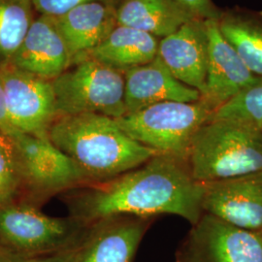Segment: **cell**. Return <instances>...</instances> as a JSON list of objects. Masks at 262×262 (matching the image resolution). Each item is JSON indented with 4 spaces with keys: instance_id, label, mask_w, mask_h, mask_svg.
Instances as JSON below:
<instances>
[{
    "instance_id": "ba28073f",
    "label": "cell",
    "mask_w": 262,
    "mask_h": 262,
    "mask_svg": "<svg viewBox=\"0 0 262 262\" xmlns=\"http://www.w3.org/2000/svg\"><path fill=\"white\" fill-rule=\"evenodd\" d=\"M0 78L13 126L21 132L49 137V130L58 118L52 81L9 62L0 63Z\"/></svg>"
},
{
    "instance_id": "484cf974",
    "label": "cell",
    "mask_w": 262,
    "mask_h": 262,
    "mask_svg": "<svg viewBox=\"0 0 262 262\" xmlns=\"http://www.w3.org/2000/svg\"><path fill=\"white\" fill-rule=\"evenodd\" d=\"M0 130L7 133L8 135H12L15 132L19 131L13 126L12 122L10 121L9 115L7 112L6 103H5V97H4L1 78H0Z\"/></svg>"
},
{
    "instance_id": "5b68a950",
    "label": "cell",
    "mask_w": 262,
    "mask_h": 262,
    "mask_svg": "<svg viewBox=\"0 0 262 262\" xmlns=\"http://www.w3.org/2000/svg\"><path fill=\"white\" fill-rule=\"evenodd\" d=\"M58 117L98 114L125 115L123 72L90 56H82L52 80Z\"/></svg>"
},
{
    "instance_id": "2e32d148",
    "label": "cell",
    "mask_w": 262,
    "mask_h": 262,
    "mask_svg": "<svg viewBox=\"0 0 262 262\" xmlns=\"http://www.w3.org/2000/svg\"><path fill=\"white\" fill-rule=\"evenodd\" d=\"M56 20L75 61L101 44L117 27L116 10L100 0L84 3Z\"/></svg>"
},
{
    "instance_id": "603a6c76",
    "label": "cell",
    "mask_w": 262,
    "mask_h": 262,
    "mask_svg": "<svg viewBox=\"0 0 262 262\" xmlns=\"http://www.w3.org/2000/svg\"><path fill=\"white\" fill-rule=\"evenodd\" d=\"M181 9L193 19H219L222 13L212 0H173Z\"/></svg>"
},
{
    "instance_id": "3957f363",
    "label": "cell",
    "mask_w": 262,
    "mask_h": 262,
    "mask_svg": "<svg viewBox=\"0 0 262 262\" xmlns=\"http://www.w3.org/2000/svg\"><path fill=\"white\" fill-rule=\"evenodd\" d=\"M186 164L200 183L262 171V127L236 120H211L197 132Z\"/></svg>"
},
{
    "instance_id": "8992f818",
    "label": "cell",
    "mask_w": 262,
    "mask_h": 262,
    "mask_svg": "<svg viewBox=\"0 0 262 262\" xmlns=\"http://www.w3.org/2000/svg\"><path fill=\"white\" fill-rule=\"evenodd\" d=\"M88 227L74 217L51 216L19 201L0 207V244L28 257L75 246Z\"/></svg>"
},
{
    "instance_id": "7c38bea8",
    "label": "cell",
    "mask_w": 262,
    "mask_h": 262,
    "mask_svg": "<svg viewBox=\"0 0 262 262\" xmlns=\"http://www.w3.org/2000/svg\"><path fill=\"white\" fill-rule=\"evenodd\" d=\"M154 219L119 215L89 225L80 262H133Z\"/></svg>"
},
{
    "instance_id": "7402d4cb",
    "label": "cell",
    "mask_w": 262,
    "mask_h": 262,
    "mask_svg": "<svg viewBox=\"0 0 262 262\" xmlns=\"http://www.w3.org/2000/svg\"><path fill=\"white\" fill-rule=\"evenodd\" d=\"M211 120H236L262 127V82L220 107Z\"/></svg>"
},
{
    "instance_id": "30bf717a",
    "label": "cell",
    "mask_w": 262,
    "mask_h": 262,
    "mask_svg": "<svg viewBox=\"0 0 262 262\" xmlns=\"http://www.w3.org/2000/svg\"><path fill=\"white\" fill-rule=\"evenodd\" d=\"M202 184L203 214L238 228L262 232V171Z\"/></svg>"
},
{
    "instance_id": "e0dca14e",
    "label": "cell",
    "mask_w": 262,
    "mask_h": 262,
    "mask_svg": "<svg viewBox=\"0 0 262 262\" xmlns=\"http://www.w3.org/2000/svg\"><path fill=\"white\" fill-rule=\"evenodd\" d=\"M159 40L139 29L117 25L101 44L83 56L93 57L124 72L152 61L158 56Z\"/></svg>"
},
{
    "instance_id": "ffe728a7",
    "label": "cell",
    "mask_w": 262,
    "mask_h": 262,
    "mask_svg": "<svg viewBox=\"0 0 262 262\" xmlns=\"http://www.w3.org/2000/svg\"><path fill=\"white\" fill-rule=\"evenodd\" d=\"M32 0H0V63L10 62L33 23Z\"/></svg>"
},
{
    "instance_id": "5bb4252c",
    "label": "cell",
    "mask_w": 262,
    "mask_h": 262,
    "mask_svg": "<svg viewBox=\"0 0 262 262\" xmlns=\"http://www.w3.org/2000/svg\"><path fill=\"white\" fill-rule=\"evenodd\" d=\"M158 57L179 81L204 92L208 62L205 21L191 19L159 40Z\"/></svg>"
},
{
    "instance_id": "4fadbf2b",
    "label": "cell",
    "mask_w": 262,
    "mask_h": 262,
    "mask_svg": "<svg viewBox=\"0 0 262 262\" xmlns=\"http://www.w3.org/2000/svg\"><path fill=\"white\" fill-rule=\"evenodd\" d=\"M74 61L56 19L40 16L33 20L23 44L9 63L52 81Z\"/></svg>"
},
{
    "instance_id": "6da1fadb",
    "label": "cell",
    "mask_w": 262,
    "mask_h": 262,
    "mask_svg": "<svg viewBox=\"0 0 262 262\" xmlns=\"http://www.w3.org/2000/svg\"><path fill=\"white\" fill-rule=\"evenodd\" d=\"M70 199L72 217L84 225L119 215H174L196 225L203 215V184L185 162L157 155L115 178L79 187Z\"/></svg>"
},
{
    "instance_id": "52a82bcc",
    "label": "cell",
    "mask_w": 262,
    "mask_h": 262,
    "mask_svg": "<svg viewBox=\"0 0 262 262\" xmlns=\"http://www.w3.org/2000/svg\"><path fill=\"white\" fill-rule=\"evenodd\" d=\"M10 136L17 151L23 192L47 196L91 184L75 162L49 137L21 131Z\"/></svg>"
},
{
    "instance_id": "d4e9b609",
    "label": "cell",
    "mask_w": 262,
    "mask_h": 262,
    "mask_svg": "<svg viewBox=\"0 0 262 262\" xmlns=\"http://www.w3.org/2000/svg\"><path fill=\"white\" fill-rule=\"evenodd\" d=\"M83 239L77 245L70 248L58 251L56 253L28 257L25 262H80Z\"/></svg>"
},
{
    "instance_id": "277c9868",
    "label": "cell",
    "mask_w": 262,
    "mask_h": 262,
    "mask_svg": "<svg viewBox=\"0 0 262 262\" xmlns=\"http://www.w3.org/2000/svg\"><path fill=\"white\" fill-rule=\"evenodd\" d=\"M215 110L205 101H168L156 104L116 119L133 140L158 155L187 162L198 130Z\"/></svg>"
},
{
    "instance_id": "9a60e30c",
    "label": "cell",
    "mask_w": 262,
    "mask_h": 262,
    "mask_svg": "<svg viewBox=\"0 0 262 262\" xmlns=\"http://www.w3.org/2000/svg\"><path fill=\"white\" fill-rule=\"evenodd\" d=\"M123 76L125 114L162 102H196L201 99L199 91L179 81L158 56L150 63L124 71Z\"/></svg>"
},
{
    "instance_id": "ac0fdd59",
    "label": "cell",
    "mask_w": 262,
    "mask_h": 262,
    "mask_svg": "<svg viewBox=\"0 0 262 262\" xmlns=\"http://www.w3.org/2000/svg\"><path fill=\"white\" fill-rule=\"evenodd\" d=\"M118 26L166 37L191 20L173 0H124L116 10Z\"/></svg>"
},
{
    "instance_id": "cb8c5ba5",
    "label": "cell",
    "mask_w": 262,
    "mask_h": 262,
    "mask_svg": "<svg viewBox=\"0 0 262 262\" xmlns=\"http://www.w3.org/2000/svg\"><path fill=\"white\" fill-rule=\"evenodd\" d=\"M94 0H32L33 7L41 16L58 19L76 7Z\"/></svg>"
},
{
    "instance_id": "8fae6325",
    "label": "cell",
    "mask_w": 262,
    "mask_h": 262,
    "mask_svg": "<svg viewBox=\"0 0 262 262\" xmlns=\"http://www.w3.org/2000/svg\"><path fill=\"white\" fill-rule=\"evenodd\" d=\"M204 21L208 37V62L206 83L201 99L215 111L262 80L253 75L225 40L220 31L217 19Z\"/></svg>"
},
{
    "instance_id": "44dd1931",
    "label": "cell",
    "mask_w": 262,
    "mask_h": 262,
    "mask_svg": "<svg viewBox=\"0 0 262 262\" xmlns=\"http://www.w3.org/2000/svg\"><path fill=\"white\" fill-rule=\"evenodd\" d=\"M23 184L17 151L11 136L0 130V207L17 202Z\"/></svg>"
},
{
    "instance_id": "7a4b0ae2",
    "label": "cell",
    "mask_w": 262,
    "mask_h": 262,
    "mask_svg": "<svg viewBox=\"0 0 262 262\" xmlns=\"http://www.w3.org/2000/svg\"><path fill=\"white\" fill-rule=\"evenodd\" d=\"M49 138L91 183L115 178L158 155L133 140L116 119L98 114L58 117Z\"/></svg>"
},
{
    "instance_id": "9c48e42d",
    "label": "cell",
    "mask_w": 262,
    "mask_h": 262,
    "mask_svg": "<svg viewBox=\"0 0 262 262\" xmlns=\"http://www.w3.org/2000/svg\"><path fill=\"white\" fill-rule=\"evenodd\" d=\"M176 262H262V232L203 214L180 248Z\"/></svg>"
},
{
    "instance_id": "4316f807",
    "label": "cell",
    "mask_w": 262,
    "mask_h": 262,
    "mask_svg": "<svg viewBox=\"0 0 262 262\" xmlns=\"http://www.w3.org/2000/svg\"><path fill=\"white\" fill-rule=\"evenodd\" d=\"M28 256L0 244V262H25Z\"/></svg>"
},
{
    "instance_id": "d6986e66",
    "label": "cell",
    "mask_w": 262,
    "mask_h": 262,
    "mask_svg": "<svg viewBox=\"0 0 262 262\" xmlns=\"http://www.w3.org/2000/svg\"><path fill=\"white\" fill-rule=\"evenodd\" d=\"M217 25L245 66L262 80V14L233 11L222 14Z\"/></svg>"
}]
</instances>
